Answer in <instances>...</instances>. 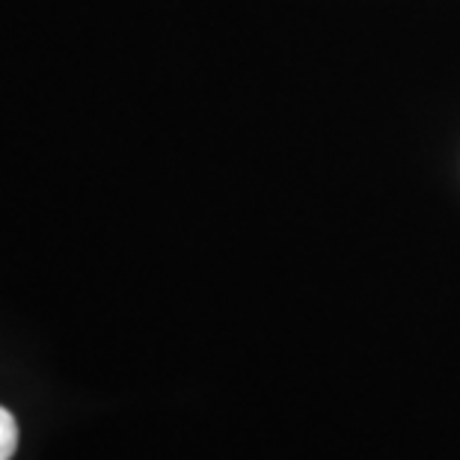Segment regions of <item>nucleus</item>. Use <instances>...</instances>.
I'll return each instance as SVG.
<instances>
[{
    "label": "nucleus",
    "instance_id": "obj_1",
    "mask_svg": "<svg viewBox=\"0 0 460 460\" xmlns=\"http://www.w3.org/2000/svg\"><path fill=\"white\" fill-rule=\"evenodd\" d=\"M18 448V425L6 407H0V460H13Z\"/></svg>",
    "mask_w": 460,
    "mask_h": 460
}]
</instances>
